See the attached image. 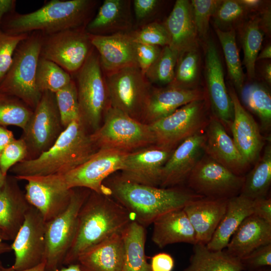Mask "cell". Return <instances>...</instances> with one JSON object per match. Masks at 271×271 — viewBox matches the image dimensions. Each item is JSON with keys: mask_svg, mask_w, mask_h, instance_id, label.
Returning a JSON list of instances; mask_svg holds the SVG:
<instances>
[{"mask_svg": "<svg viewBox=\"0 0 271 271\" xmlns=\"http://www.w3.org/2000/svg\"><path fill=\"white\" fill-rule=\"evenodd\" d=\"M102 193L111 197L130 214L133 221L144 227L160 216L182 209L190 202L203 198L188 188H162L130 181L120 175L107 178Z\"/></svg>", "mask_w": 271, "mask_h": 271, "instance_id": "1", "label": "cell"}, {"mask_svg": "<svg viewBox=\"0 0 271 271\" xmlns=\"http://www.w3.org/2000/svg\"><path fill=\"white\" fill-rule=\"evenodd\" d=\"M131 221L129 213L111 197L91 191L79 211L75 234L62 264L76 263L82 253L121 233Z\"/></svg>", "mask_w": 271, "mask_h": 271, "instance_id": "2", "label": "cell"}, {"mask_svg": "<svg viewBox=\"0 0 271 271\" xmlns=\"http://www.w3.org/2000/svg\"><path fill=\"white\" fill-rule=\"evenodd\" d=\"M81 119L67 126L52 146L37 158L23 161L10 171L16 177L64 174L82 164L98 150Z\"/></svg>", "mask_w": 271, "mask_h": 271, "instance_id": "3", "label": "cell"}, {"mask_svg": "<svg viewBox=\"0 0 271 271\" xmlns=\"http://www.w3.org/2000/svg\"><path fill=\"white\" fill-rule=\"evenodd\" d=\"M96 4L93 0H52L30 13L5 16L1 30L9 34L40 32L46 35L84 27Z\"/></svg>", "mask_w": 271, "mask_h": 271, "instance_id": "4", "label": "cell"}, {"mask_svg": "<svg viewBox=\"0 0 271 271\" xmlns=\"http://www.w3.org/2000/svg\"><path fill=\"white\" fill-rule=\"evenodd\" d=\"M43 40L41 32H35L20 43L0 84V93L20 99L33 110L42 95L36 85V73Z\"/></svg>", "mask_w": 271, "mask_h": 271, "instance_id": "5", "label": "cell"}, {"mask_svg": "<svg viewBox=\"0 0 271 271\" xmlns=\"http://www.w3.org/2000/svg\"><path fill=\"white\" fill-rule=\"evenodd\" d=\"M93 50L76 72L75 82L80 119L91 133L100 127L110 107L99 56Z\"/></svg>", "mask_w": 271, "mask_h": 271, "instance_id": "6", "label": "cell"}, {"mask_svg": "<svg viewBox=\"0 0 271 271\" xmlns=\"http://www.w3.org/2000/svg\"><path fill=\"white\" fill-rule=\"evenodd\" d=\"M90 136L98 150L113 149L130 153L155 144L149 124L111 107L105 112L100 127Z\"/></svg>", "mask_w": 271, "mask_h": 271, "instance_id": "7", "label": "cell"}, {"mask_svg": "<svg viewBox=\"0 0 271 271\" xmlns=\"http://www.w3.org/2000/svg\"><path fill=\"white\" fill-rule=\"evenodd\" d=\"M110 107L142 122L153 88L138 67L104 73Z\"/></svg>", "mask_w": 271, "mask_h": 271, "instance_id": "8", "label": "cell"}, {"mask_svg": "<svg viewBox=\"0 0 271 271\" xmlns=\"http://www.w3.org/2000/svg\"><path fill=\"white\" fill-rule=\"evenodd\" d=\"M84 188L72 189L67 208L45 224L46 271L61 267L73 240L79 211L91 192Z\"/></svg>", "mask_w": 271, "mask_h": 271, "instance_id": "9", "label": "cell"}, {"mask_svg": "<svg viewBox=\"0 0 271 271\" xmlns=\"http://www.w3.org/2000/svg\"><path fill=\"white\" fill-rule=\"evenodd\" d=\"M206 107V99L193 101L149 124L155 145L173 150L185 139L202 131L210 118Z\"/></svg>", "mask_w": 271, "mask_h": 271, "instance_id": "10", "label": "cell"}, {"mask_svg": "<svg viewBox=\"0 0 271 271\" xmlns=\"http://www.w3.org/2000/svg\"><path fill=\"white\" fill-rule=\"evenodd\" d=\"M64 129L55 93L43 92L21 137L27 147L26 160L34 159L47 151Z\"/></svg>", "mask_w": 271, "mask_h": 271, "instance_id": "11", "label": "cell"}, {"mask_svg": "<svg viewBox=\"0 0 271 271\" xmlns=\"http://www.w3.org/2000/svg\"><path fill=\"white\" fill-rule=\"evenodd\" d=\"M244 181V176L234 174L204 154L187 182L189 189L203 197L229 199L239 195Z\"/></svg>", "mask_w": 271, "mask_h": 271, "instance_id": "12", "label": "cell"}, {"mask_svg": "<svg viewBox=\"0 0 271 271\" xmlns=\"http://www.w3.org/2000/svg\"><path fill=\"white\" fill-rule=\"evenodd\" d=\"M93 48L85 27L69 29L43 36L40 56L70 74L81 67Z\"/></svg>", "mask_w": 271, "mask_h": 271, "instance_id": "13", "label": "cell"}, {"mask_svg": "<svg viewBox=\"0 0 271 271\" xmlns=\"http://www.w3.org/2000/svg\"><path fill=\"white\" fill-rule=\"evenodd\" d=\"M16 178L19 181H27L25 187L26 198L40 212L46 222L67 208L72 189L67 188L62 174Z\"/></svg>", "mask_w": 271, "mask_h": 271, "instance_id": "14", "label": "cell"}, {"mask_svg": "<svg viewBox=\"0 0 271 271\" xmlns=\"http://www.w3.org/2000/svg\"><path fill=\"white\" fill-rule=\"evenodd\" d=\"M45 224L40 212L31 205L11 244L15 259L13 265L8 269H26L46 261Z\"/></svg>", "mask_w": 271, "mask_h": 271, "instance_id": "15", "label": "cell"}, {"mask_svg": "<svg viewBox=\"0 0 271 271\" xmlns=\"http://www.w3.org/2000/svg\"><path fill=\"white\" fill-rule=\"evenodd\" d=\"M113 149H99L85 162L62 174L68 189L84 188L102 193L104 181L113 173L121 170L126 154Z\"/></svg>", "mask_w": 271, "mask_h": 271, "instance_id": "16", "label": "cell"}, {"mask_svg": "<svg viewBox=\"0 0 271 271\" xmlns=\"http://www.w3.org/2000/svg\"><path fill=\"white\" fill-rule=\"evenodd\" d=\"M205 76L207 92L213 116L230 128L233 117L232 102L225 85L223 68L214 42L206 43Z\"/></svg>", "mask_w": 271, "mask_h": 271, "instance_id": "17", "label": "cell"}, {"mask_svg": "<svg viewBox=\"0 0 271 271\" xmlns=\"http://www.w3.org/2000/svg\"><path fill=\"white\" fill-rule=\"evenodd\" d=\"M173 150L153 145L128 153L120 175L134 183L158 187L163 168Z\"/></svg>", "mask_w": 271, "mask_h": 271, "instance_id": "18", "label": "cell"}, {"mask_svg": "<svg viewBox=\"0 0 271 271\" xmlns=\"http://www.w3.org/2000/svg\"><path fill=\"white\" fill-rule=\"evenodd\" d=\"M89 36L92 46L98 54L104 73L128 67H138L137 42L132 31L108 35L89 34Z\"/></svg>", "mask_w": 271, "mask_h": 271, "instance_id": "19", "label": "cell"}, {"mask_svg": "<svg viewBox=\"0 0 271 271\" xmlns=\"http://www.w3.org/2000/svg\"><path fill=\"white\" fill-rule=\"evenodd\" d=\"M233 117L230 129L233 141L246 163H255L264 146V139L252 116L244 108L233 87H228Z\"/></svg>", "mask_w": 271, "mask_h": 271, "instance_id": "20", "label": "cell"}, {"mask_svg": "<svg viewBox=\"0 0 271 271\" xmlns=\"http://www.w3.org/2000/svg\"><path fill=\"white\" fill-rule=\"evenodd\" d=\"M205 141V133L201 131L185 139L173 151L163 168L160 187H176L187 181L202 156Z\"/></svg>", "mask_w": 271, "mask_h": 271, "instance_id": "21", "label": "cell"}, {"mask_svg": "<svg viewBox=\"0 0 271 271\" xmlns=\"http://www.w3.org/2000/svg\"><path fill=\"white\" fill-rule=\"evenodd\" d=\"M205 129V154L234 174L244 176L249 166L221 122L212 115Z\"/></svg>", "mask_w": 271, "mask_h": 271, "instance_id": "22", "label": "cell"}, {"mask_svg": "<svg viewBox=\"0 0 271 271\" xmlns=\"http://www.w3.org/2000/svg\"><path fill=\"white\" fill-rule=\"evenodd\" d=\"M18 182L8 174L0 192V237L5 241L15 239L31 206Z\"/></svg>", "mask_w": 271, "mask_h": 271, "instance_id": "23", "label": "cell"}, {"mask_svg": "<svg viewBox=\"0 0 271 271\" xmlns=\"http://www.w3.org/2000/svg\"><path fill=\"white\" fill-rule=\"evenodd\" d=\"M204 99V91L197 88L171 84L164 87H153L142 122L149 125L191 102Z\"/></svg>", "mask_w": 271, "mask_h": 271, "instance_id": "24", "label": "cell"}, {"mask_svg": "<svg viewBox=\"0 0 271 271\" xmlns=\"http://www.w3.org/2000/svg\"><path fill=\"white\" fill-rule=\"evenodd\" d=\"M228 200L203 197L183 208L195 231L196 243L207 245L211 240L225 214Z\"/></svg>", "mask_w": 271, "mask_h": 271, "instance_id": "25", "label": "cell"}, {"mask_svg": "<svg viewBox=\"0 0 271 271\" xmlns=\"http://www.w3.org/2000/svg\"><path fill=\"white\" fill-rule=\"evenodd\" d=\"M164 25L169 36L168 46L178 56L197 48L198 35L190 1H176Z\"/></svg>", "mask_w": 271, "mask_h": 271, "instance_id": "26", "label": "cell"}, {"mask_svg": "<svg viewBox=\"0 0 271 271\" xmlns=\"http://www.w3.org/2000/svg\"><path fill=\"white\" fill-rule=\"evenodd\" d=\"M131 4L130 0L104 1L95 17L86 26V31L94 35L131 32Z\"/></svg>", "mask_w": 271, "mask_h": 271, "instance_id": "27", "label": "cell"}, {"mask_svg": "<svg viewBox=\"0 0 271 271\" xmlns=\"http://www.w3.org/2000/svg\"><path fill=\"white\" fill-rule=\"evenodd\" d=\"M152 224V240L160 248L176 243H196L195 231L183 208L162 214Z\"/></svg>", "mask_w": 271, "mask_h": 271, "instance_id": "28", "label": "cell"}, {"mask_svg": "<svg viewBox=\"0 0 271 271\" xmlns=\"http://www.w3.org/2000/svg\"><path fill=\"white\" fill-rule=\"evenodd\" d=\"M271 243V223L254 214L247 217L232 235L225 250L239 259L255 249Z\"/></svg>", "mask_w": 271, "mask_h": 271, "instance_id": "29", "label": "cell"}, {"mask_svg": "<svg viewBox=\"0 0 271 271\" xmlns=\"http://www.w3.org/2000/svg\"><path fill=\"white\" fill-rule=\"evenodd\" d=\"M124 244L121 233H116L82 253L76 263L83 271H121Z\"/></svg>", "mask_w": 271, "mask_h": 271, "instance_id": "30", "label": "cell"}, {"mask_svg": "<svg viewBox=\"0 0 271 271\" xmlns=\"http://www.w3.org/2000/svg\"><path fill=\"white\" fill-rule=\"evenodd\" d=\"M253 214V200L241 195L228 199L225 214L207 247L214 251L224 249L241 223Z\"/></svg>", "mask_w": 271, "mask_h": 271, "instance_id": "31", "label": "cell"}, {"mask_svg": "<svg viewBox=\"0 0 271 271\" xmlns=\"http://www.w3.org/2000/svg\"><path fill=\"white\" fill-rule=\"evenodd\" d=\"M121 235L124 256L121 271H151L145 254V227L132 220Z\"/></svg>", "mask_w": 271, "mask_h": 271, "instance_id": "32", "label": "cell"}, {"mask_svg": "<svg viewBox=\"0 0 271 271\" xmlns=\"http://www.w3.org/2000/svg\"><path fill=\"white\" fill-rule=\"evenodd\" d=\"M189 265L183 271H244L240 259L225 249L211 250L206 245H193Z\"/></svg>", "mask_w": 271, "mask_h": 271, "instance_id": "33", "label": "cell"}, {"mask_svg": "<svg viewBox=\"0 0 271 271\" xmlns=\"http://www.w3.org/2000/svg\"><path fill=\"white\" fill-rule=\"evenodd\" d=\"M270 139L262 155L259 158L253 168L245 176L239 195L253 200L267 197L271 184Z\"/></svg>", "mask_w": 271, "mask_h": 271, "instance_id": "34", "label": "cell"}, {"mask_svg": "<svg viewBox=\"0 0 271 271\" xmlns=\"http://www.w3.org/2000/svg\"><path fill=\"white\" fill-rule=\"evenodd\" d=\"M240 94L244 104L259 118L262 127L268 130L271 125V96L268 89L255 83L243 86Z\"/></svg>", "mask_w": 271, "mask_h": 271, "instance_id": "35", "label": "cell"}, {"mask_svg": "<svg viewBox=\"0 0 271 271\" xmlns=\"http://www.w3.org/2000/svg\"><path fill=\"white\" fill-rule=\"evenodd\" d=\"M215 31L223 50L228 75L240 93L244 86V76L236 43L235 31L234 29L223 31L217 27Z\"/></svg>", "mask_w": 271, "mask_h": 271, "instance_id": "36", "label": "cell"}, {"mask_svg": "<svg viewBox=\"0 0 271 271\" xmlns=\"http://www.w3.org/2000/svg\"><path fill=\"white\" fill-rule=\"evenodd\" d=\"M240 40L243 52V63L248 77L252 79L255 75V62L263 40L259 18L251 19L245 24L241 31Z\"/></svg>", "mask_w": 271, "mask_h": 271, "instance_id": "37", "label": "cell"}, {"mask_svg": "<svg viewBox=\"0 0 271 271\" xmlns=\"http://www.w3.org/2000/svg\"><path fill=\"white\" fill-rule=\"evenodd\" d=\"M70 74L54 62L40 57L36 69V85L39 91L56 93L68 84Z\"/></svg>", "mask_w": 271, "mask_h": 271, "instance_id": "38", "label": "cell"}, {"mask_svg": "<svg viewBox=\"0 0 271 271\" xmlns=\"http://www.w3.org/2000/svg\"><path fill=\"white\" fill-rule=\"evenodd\" d=\"M33 112V110L20 99L0 93V125H15L23 130Z\"/></svg>", "mask_w": 271, "mask_h": 271, "instance_id": "39", "label": "cell"}, {"mask_svg": "<svg viewBox=\"0 0 271 271\" xmlns=\"http://www.w3.org/2000/svg\"><path fill=\"white\" fill-rule=\"evenodd\" d=\"M178 56L168 46L163 47L157 59L145 72L146 78L151 84H170L174 78Z\"/></svg>", "mask_w": 271, "mask_h": 271, "instance_id": "40", "label": "cell"}, {"mask_svg": "<svg viewBox=\"0 0 271 271\" xmlns=\"http://www.w3.org/2000/svg\"><path fill=\"white\" fill-rule=\"evenodd\" d=\"M199 61L197 48L180 54L178 58L173 81L170 84L192 88L198 76Z\"/></svg>", "mask_w": 271, "mask_h": 271, "instance_id": "41", "label": "cell"}, {"mask_svg": "<svg viewBox=\"0 0 271 271\" xmlns=\"http://www.w3.org/2000/svg\"><path fill=\"white\" fill-rule=\"evenodd\" d=\"M61 121L65 129L71 122L81 119L75 82L72 80L55 93Z\"/></svg>", "mask_w": 271, "mask_h": 271, "instance_id": "42", "label": "cell"}, {"mask_svg": "<svg viewBox=\"0 0 271 271\" xmlns=\"http://www.w3.org/2000/svg\"><path fill=\"white\" fill-rule=\"evenodd\" d=\"M220 0H192L190 4L197 35L205 39L208 35L209 21L220 4Z\"/></svg>", "mask_w": 271, "mask_h": 271, "instance_id": "43", "label": "cell"}, {"mask_svg": "<svg viewBox=\"0 0 271 271\" xmlns=\"http://www.w3.org/2000/svg\"><path fill=\"white\" fill-rule=\"evenodd\" d=\"M28 36V34H9L0 29V84L11 67L17 47Z\"/></svg>", "mask_w": 271, "mask_h": 271, "instance_id": "44", "label": "cell"}, {"mask_svg": "<svg viewBox=\"0 0 271 271\" xmlns=\"http://www.w3.org/2000/svg\"><path fill=\"white\" fill-rule=\"evenodd\" d=\"M137 43L166 46L169 44V36L164 24L152 22L142 26L138 31H132Z\"/></svg>", "mask_w": 271, "mask_h": 271, "instance_id": "45", "label": "cell"}, {"mask_svg": "<svg viewBox=\"0 0 271 271\" xmlns=\"http://www.w3.org/2000/svg\"><path fill=\"white\" fill-rule=\"evenodd\" d=\"M28 150L25 141L20 138L10 143L0 155V169L7 176L8 172L16 164L27 159Z\"/></svg>", "mask_w": 271, "mask_h": 271, "instance_id": "46", "label": "cell"}, {"mask_svg": "<svg viewBox=\"0 0 271 271\" xmlns=\"http://www.w3.org/2000/svg\"><path fill=\"white\" fill-rule=\"evenodd\" d=\"M246 11L238 1H221L213 16L216 27L228 26L236 22L244 16Z\"/></svg>", "mask_w": 271, "mask_h": 271, "instance_id": "47", "label": "cell"}, {"mask_svg": "<svg viewBox=\"0 0 271 271\" xmlns=\"http://www.w3.org/2000/svg\"><path fill=\"white\" fill-rule=\"evenodd\" d=\"M244 271L271 267V243L260 246L240 259Z\"/></svg>", "mask_w": 271, "mask_h": 271, "instance_id": "48", "label": "cell"}, {"mask_svg": "<svg viewBox=\"0 0 271 271\" xmlns=\"http://www.w3.org/2000/svg\"><path fill=\"white\" fill-rule=\"evenodd\" d=\"M161 50L160 46L137 43L138 67L144 75L147 69L157 59Z\"/></svg>", "mask_w": 271, "mask_h": 271, "instance_id": "49", "label": "cell"}, {"mask_svg": "<svg viewBox=\"0 0 271 271\" xmlns=\"http://www.w3.org/2000/svg\"><path fill=\"white\" fill-rule=\"evenodd\" d=\"M160 1L158 0H134L133 12L137 22L140 25L149 20L157 10Z\"/></svg>", "mask_w": 271, "mask_h": 271, "instance_id": "50", "label": "cell"}, {"mask_svg": "<svg viewBox=\"0 0 271 271\" xmlns=\"http://www.w3.org/2000/svg\"><path fill=\"white\" fill-rule=\"evenodd\" d=\"M150 264L151 271H173L175 261L170 254L160 252L152 256Z\"/></svg>", "mask_w": 271, "mask_h": 271, "instance_id": "51", "label": "cell"}, {"mask_svg": "<svg viewBox=\"0 0 271 271\" xmlns=\"http://www.w3.org/2000/svg\"><path fill=\"white\" fill-rule=\"evenodd\" d=\"M253 214L271 223V199L263 197L253 200Z\"/></svg>", "mask_w": 271, "mask_h": 271, "instance_id": "52", "label": "cell"}, {"mask_svg": "<svg viewBox=\"0 0 271 271\" xmlns=\"http://www.w3.org/2000/svg\"><path fill=\"white\" fill-rule=\"evenodd\" d=\"M16 140L13 132L6 126L0 125V155L5 149Z\"/></svg>", "mask_w": 271, "mask_h": 271, "instance_id": "53", "label": "cell"}, {"mask_svg": "<svg viewBox=\"0 0 271 271\" xmlns=\"http://www.w3.org/2000/svg\"><path fill=\"white\" fill-rule=\"evenodd\" d=\"M16 1L0 0V29L4 18L10 13L13 12Z\"/></svg>", "mask_w": 271, "mask_h": 271, "instance_id": "54", "label": "cell"}, {"mask_svg": "<svg viewBox=\"0 0 271 271\" xmlns=\"http://www.w3.org/2000/svg\"><path fill=\"white\" fill-rule=\"evenodd\" d=\"M271 14L270 9L266 10L259 18V25L261 29L266 33L270 34L271 28Z\"/></svg>", "mask_w": 271, "mask_h": 271, "instance_id": "55", "label": "cell"}, {"mask_svg": "<svg viewBox=\"0 0 271 271\" xmlns=\"http://www.w3.org/2000/svg\"><path fill=\"white\" fill-rule=\"evenodd\" d=\"M238 2L246 11L257 9L262 3L259 0H238Z\"/></svg>", "mask_w": 271, "mask_h": 271, "instance_id": "56", "label": "cell"}, {"mask_svg": "<svg viewBox=\"0 0 271 271\" xmlns=\"http://www.w3.org/2000/svg\"><path fill=\"white\" fill-rule=\"evenodd\" d=\"M12 250L11 244L7 243L6 241L4 240L0 237V256L2 254L9 252ZM6 268L4 266L3 263L0 260V269L4 270Z\"/></svg>", "mask_w": 271, "mask_h": 271, "instance_id": "57", "label": "cell"}, {"mask_svg": "<svg viewBox=\"0 0 271 271\" xmlns=\"http://www.w3.org/2000/svg\"><path fill=\"white\" fill-rule=\"evenodd\" d=\"M0 271H46V262L44 261L36 266L23 270H11L6 268L4 270L0 269Z\"/></svg>", "mask_w": 271, "mask_h": 271, "instance_id": "58", "label": "cell"}, {"mask_svg": "<svg viewBox=\"0 0 271 271\" xmlns=\"http://www.w3.org/2000/svg\"><path fill=\"white\" fill-rule=\"evenodd\" d=\"M53 271H83L79 265L77 263H72L67 265L66 267H60Z\"/></svg>", "mask_w": 271, "mask_h": 271, "instance_id": "59", "label": "cell"}, {"mask_svg": "<svg viewBox=\"0 0 271 271\" xmlns=\"http://www.w3.org/2000/svg\"><path fill=\"white\" fill-rule=\"evenodd\" d=\"M271 58V46H267L263 50L258 54L256 61L258 60L270 59Z\"/></svg>", "mask_w": 271, "mask_h": 271, "instance_id": "60", "label": "cell"}, {"mask_svg": "<svg viewBox=\"0 0 271 271\" xmlns=\"http://www.w3.org/2000/svg\"><path fill=\"white\" fill-rule=\"evenodd\" d=\"M262 75L265 80L268 84L271 83V64L268 63L266 64L262 70Z\"/></svg>", "mask_w": 271, "mask_h": 271, "instance_id": "61", "label": "cell"}, {"mask_svg": "<svg viewBox=\"0 0 271 271\" xmlns=\"http://www.w3.org/2000/svg\"><path fill=\"white\" fill-rule=\"evenodd\" d=\"M6 177L2 173L0 169V192L1 191L6 181Z\"/></svg>", "mask_w": 271, "mask_h": 271, "instance_id": "62", "label": "cell"}, {"mask_svg": "<svg viewBox=\"0 0 271 271\" xmlns=\"http://www.w3.org/2000/svg\"><path fill=\"white\" fill-rule=\"evenodd\" d=\"M252 271H271V267H266Z\"/></svg>", "mask_w": 271, "mask_h": 271, "instance_id": "63", "label": "cell"}]
</instances>
